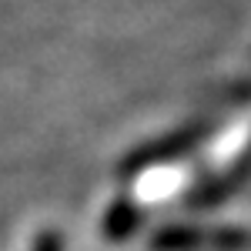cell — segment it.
Returning <instances> with one entry per match:
<instances>
[{"label":"cell","mask_w":251,"mask_h":251,"mask_svg":"<svg viewBox=\"0 0 251 251\" xmlns=\"http://www.w3.org/2000/svg\"><path fill=\"white\" fill-rule=\"evenodd\" d=\"M34 251H60V238L54 231H44L37 238V245H34Z\"/></svg>","instance_id":"1"}]
</instances>
